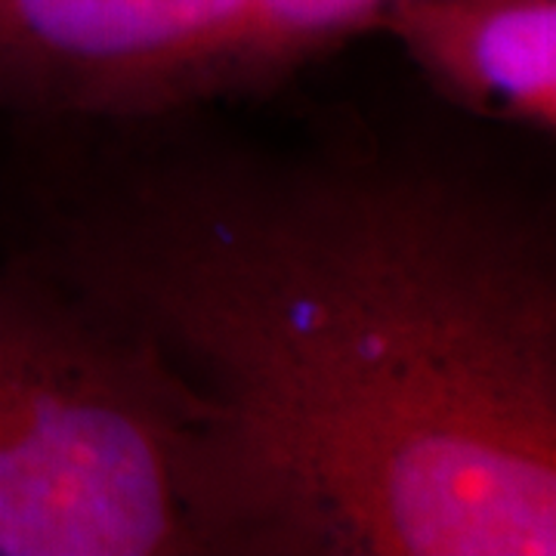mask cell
<instances>
[{"label": "cell", "instance_id": "5", "mask_svg": "<svg viewBox=\"0 0 556 556\" xmlns=\"http://www.w3.org/2000/svg\"><path fill=\"white\" fill-rule=\"evenodd\" d=\"M396 0H257L254 87L273 84L300 62L378 28Z\"/></svg>", "mask_w": 556, "mask_h": 556}, {"label": "cell", "instance_id": "3", "mask_svg": "<svg viewBox=\"0 0 556 556\" xmlns=\"http://www.w3.org/2000/svg\"><path fill=\"white\" fill-rule=\"evenodd\" d=\"M257 0H0V105L146 121L254 87Z\"/></svg>", "mask_w": 556, "mask_h": 556}, {"label": "cell", "instance_id": "2", "mask_svg": "<svg viewBox=\"0 0 556 556\" xmlns=\"http://www.w3.org/2000/svg\"><path fill=\"white\" fill-rule=\"evenodd\" d=\"M260 554L217 415L60 281L0 273V556Z\"/></svg>", "mask_w": 556, "mask_h": 556}, {"label": "cell", "instance_id": "1", "mask_svg": "<svg viewBox=\"0 0 556 556\" xmlns=\"http://www.w3.org/2000/svg\"><path fill=\"white\" fill-rule=\"evenodd\" d=\"M56 269L211 405L260 554H556L544 204L399 155H179L72 214Z\"/></svg>", "mask_w": 556, "mask_h": 556}, {"label": "cell", "instance_id": "4", "mask_svg": "<svg viewBox=\"0 0 556 556\" xmlns=\"http://www.w3.org/2000/svg\"><path fill=\"white\" fill-rule=\"evenodd\" d=\"M442 100L556 130V0H396L378 22Z\"/></svg>", "mask_w": 556, "mask_h": 556}]
</instances>
